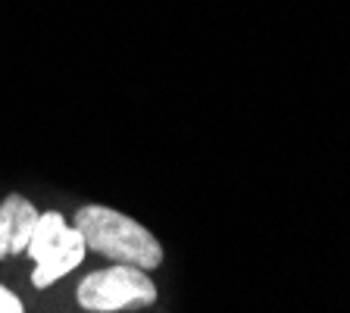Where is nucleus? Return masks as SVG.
<instances>
[{"mask_svg": "<svg viewBox=\"0 0 350 313\" xmlns=\"http://www.w3.org/2000/svg\"><path fill=\"white\" fill-rule=\"evenodd\" d=\"M75 229L81 232L88 251L109 257L113 263H129L138 270H157L163 263V248L138 219L125 216L103 204H85L75 213Z\"/></svg>", "mask_w": 350, "mask_h": 313, "instance_id": "nucleus-1", "label": "nucleus"}, {"mask_svg": "<svg viewBox=\"0 0 350 313\" xmlns=\"http://www.w3.org/2000/svg\"><path fill=\"white\" fill-rule=\"evenodd\" d=\"M79 307L91 313H116V310H144L157 301V285L147 270L113 263L109 270H97L79 285Z\"/></svg>", "mask_w": 350, "mask_h": 313, "instance_id": "nucleus-2", "label": "nucleus"}, {"mask_svg": "<svg viewBox=\"0 0 350 313\" xmlns=\"http://www.w3.org/2000/svg\"><path fill=\"white\" fill-rule=\"evenodd\" d=\"M88 254V245L85 238H81L79 229H69V235H66V241L59 245L57 251H51V254L44 257L41 263H35V273H31V285L35 288H47V285H53L57 279L69 276V273L79 266L81 260H85Z\"/></svg>", "mask_w": 350, "mask_h": 313, "instance_id": "nucleus-3", "label": "nucleus"}, {"mask_svg": "<svg viewBox=\"0 0 350 313\" xmlns=\"http://www.w3.org/2000/svg\"><path fill=\"white\" fill-rule=\"evenodd\" d=\"M69 223H66L63 216H59L57 210L51 213H38V223H35V232H31V241H29V257L35 263H41L44 257L51 254V251H57L59 245L66 241V235H69Z\"/></svg>", "mask_w": 350, "mask_h": 313, "instance_id": "nucleus-4", "label": "nucleus"}, {"mask_svg": "<svg viewBox=\"0 0 350 313\" xmlns=\"http://www.w3.org/2000/svg\"><path fill=\"white\" fill-rule=\"evenodd\" d=\"M38 223V207L31 201H25L22 195H16L13 207V226H10V254H25Z\"/></svg>", "mask_w": 350, "mask_h": 313, "instance_id": "nucleus-5", "label": "nucleus"}, {"mask_svg": "<svg viewBox=\"0 0 350 313\" xmlns=\"http://www.w3.org/2000/svg\"><path fill=\"white\" fill-rule=\"evenodd\" d=\"M13 207H16V195H7L0 204V260L10 254V226H13Z\"/></svg>", "mask_w": 350, "mask_h": 313, "instance_id": "nucleus-6", "label": "nucleus"}, {"mask_svg": "<svg viewBox=\"0 0 350 313\" xmlns=\"http://www.w3.org/2000/svg\"><path fill=\"white\" fill-rule=\"evenodd\" d=\"M0 313H25L22 310V301L10 288H3V285H0Z\"/></svg>", "mask_w": 350, "mask_h": 313, "instance_id": "nucleus-7", "label": "nucleus"}]
</instances>
